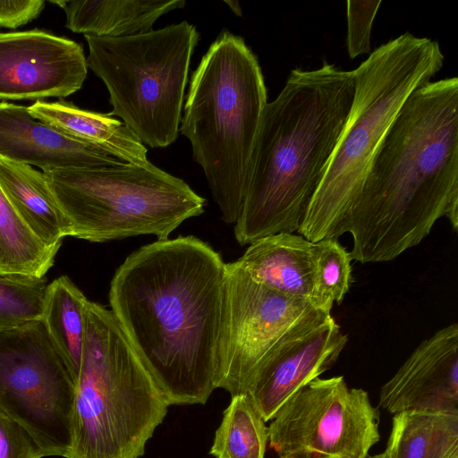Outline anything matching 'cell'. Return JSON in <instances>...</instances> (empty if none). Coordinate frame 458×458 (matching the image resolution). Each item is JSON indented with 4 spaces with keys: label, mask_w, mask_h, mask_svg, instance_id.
Returning a JSON list of instances; mask_svg holds the SVG:
<instances>
[{
    "label": "cell",
    "mask_w": 458,
    "mask_h": 458,
    "mask_svg": "<svg viewBox=\"0 0 458 458\" xmlns=\"http://www.w3.org/2000/svg\"><path fill=\"white\" fill-rule=\"evenodd\" d=\"M268 428L251 397L232 396L209 454L215 458H264Z\"/></svg>",
    "instance_id": "cell-22"
},
{
    "label": "cell",
    "mask_w": 458,
    "mask_h": 458,
    "mask_svg": "<svg viewBox=\"0 0 458 458\" xmlns=\"http://www.w3.org/2000/svg\"><path fill=\"white\" fill-rule=\"evenodd\" d=\"M380 408L458 413V324L421 342L379 392Z\"/></svg>",
    "instance_id": "cell-14"
},
{
    "label": "cell",
    "mask_w": 458,
    "mask_h": 458,
    "mask_svg": "<svg viewBox=\"0 0 458 458\" xmlns=\"http://www.w3.org/2000/svg\"><path fill=\"white\" fill-rule=\"evenodd\" d=\"M225 263L188 235L130 254L111 281V311L170 405L204 404L216 388Z\"/></svg>",
    "instance_id": "cell-1"
},
{
    "label": "cell",
    "mask_w": 458,
    "mask_h": 458,
    "mask_svg": "<svg viewBox=\"0 0 458 458\" xmlns=\"http://www.w3.org/2000/svg\"><path fill=\"white\" fill-rule=\"evenodd\" d=\"M313 242L294 233H278L250 244L237 263L256 282L310 301Z\"/></svg>",
    "instance_id": "cell-16"
},
{
    "label": "cell",
    "mask_w": 458,
    "mask_h": 458,
    "mask_svg": "<svg viewBox=\"0 0 458 458\" xmlns=\"http://www.w3.org/2000/svg\"><path fill=\"white\" fill-rule=\"evenodd\" d=\"M74 381L41 320L0 333V412L46 456H67Z\"/></svg>",
    "instance_id": "cell-9"
},
{
    "label": "cell",
    "mask_w": 458,
    "mask_h": 458,
    "mask_svg": "<svg viewBox=\"0 0 458 458\" xmlns=\"http://www.w3.org/2000/svg\"><path fill=\"white\" fill-rule=\"evenodd\" d=\"M65 13V26L76 33L123 38L153 30L162 15L185 5L184 0H64L52 2Z\"/></svg>",
    "instance_id": "cell-19"
},
{
    "label": "cell",
    "mask_w": 458,
    "mask_h": 458,
    "mask_svg": "<svg viewBox=\"0 0 458 458\" xmlns=\"http://www.w3.org/2000/svg\"><path fill=\"white\" fill-rule=\"evenodd\" d=\"M170 406L110 310L88 301L66 458H140Z\"/></svg>",
    "instance_id": "cell-6"
},
{
    "label": "cell",
    "mask_w": 458,
    "mask_h": 458,
    "mask_svg": "<svg viewBox=\"0 0 458 458\" xmlns=\"http://www.w3.org/2000/svg\"><path fill=\"white\" fill-rule=\"evenodd\" d=\"M47 284L45 276L0 274V333L41 319Z\"/></svg>",
    "instance_id": "cell-25"
},
{
    "label": "cell",
    "mask_w": 458,
    "mask_h": 458,
    "mask_svg": "<svg viewBox=\"0 0 458 458\" xmlns=\"http://www.w3.org/2000/svg\"><path fill=\"white\" fill-rule=\"evenodd\" d=\"M348 342L331 314H321L279 342L259 363L245 392L266 422L302 386L338 360Z\"/></svg>",
    "instance_id": "cell-13"
},
{
    "label": "cell",
    "mask_w": 458,
    "mask_h": 458,
    "mask_svg": "<svg viewBox=\"0 0 458 458\" xmlns=\"http://www.w3.org/2000/svg\"><path fill=\"white\" fill-rule=\"evenodd\" d=\"M37 441L20 424L0 412V458H43Z\"/></svg>",
    "instance_id": "cell-27"
},
{
    "label": "cell",
    "mask_w": 458,
    "mask_h": 458,
    "mask_svg": "<svg viewBox=\"0 0 458 458\" xmlns=\"http://www.w3.org/2000/svg\"><path fill=\"white\" fill-rule=\"evenodd\" d=\"M267 103L257 56L243 38L223 30L191 74L179 130L227 224L242 210Z\"/></svg>",
    "instance_id": "cell-4"
},
{
    "label": "cell",
    "mask_w": 458,
    "mask_h": 458,
    "mask_svg": "<svg viewBox=\"0 0 458 458\" xmlns=\"http://www.w3.org/2000/svg\"><path fill=\"white\" fill-rule=\"evenodd\" d=\"M458 231V78L428 81L406 99L381 140L338 237L352 260L391 261L440 218Z\"/></svg>",
    "instance_id": "cell-2"
},
{
    "label": "cell",
    "mask_w": 458,
    "mask_h": 458,
    "mask_svg": "<svg viewBox=\"0 0 458 458\" xmlns=\"http://www.w3.org/2000/svg\"><path fill=\"white\" fill-rule=\"evenodd\" d=\"M378 425L367 391L349 388L343 376L317 377L281 405L268 441L278 458H367Z\"/></svg>",
    "instance_id": "cell-10"
},
{
    "label": "cell",
    "mask_w": 458,
    "mask_h": 458,
    "mask_svg": "<svg viewBox=\"0 0 458 458\" xmlns=\"http://www.w3.org/2000/svg\"><path fill=\"white\" fill-rule=\"evenodd\" d=\"M346 45L351 59L370 54L372 25L381 4V0H349L346 3Z\"/></svg>",
    "instance_id": "cell-26"
},
{
    "label": "cell",
    "mask_w": 458,
    "mask_h": 458,
    "mask_svg": "<svg viewBox=\"0 0 458 458\" xmlns=\"http://www.w3.org/2000/svg\"><path fill=\"white\" fill-rule=\"evenodd\" d=\"M230 10L237 16H242V12L240 4L237 1H225Z\"/></svg>",
    "instance_id": "cell-29"
},
{
    "label": "cell",
    "mask_w": 458,
    "mask_h": 458,
    "mask_svg": "<svg viewBox=\"0 0 458 458\" xmlns=\"http://www.w3.org/2000/svg\"><path fill=\"white\" fill-rule=\"evenodd\" d=\"M42 0L0 1V27L16 29L36 19L45 7Z\"/></svg>",
    "instance_id": "cell-28"
},
{
    "label": "cell",
    "mask_w": 458,
    "mask_h": 458,
    "mask_svg": "<svg viewBox=\"0 0 458 458\" xmlns=\"http://www.w3.org/2000/svg\"><path fill=\"white\" fill-rule=\"evenodd\" d=\"M327 314L309 301L256 282L237 263H225V296L217 352L216 388L243 394L264 357L284 338Z\"/></svg>",
    "instance_id": "cell-11"
},
{
    "label": "cell",
    "mask_w": 458,
    "mask_h": 458,
    "mask_svg": "<svg viewBox=\"0 0 458 458\" xmlns=\"http://www.w3.org/2000/svg\"><path fill=\"white\" fill-rule=\"evenodd\" d=\"M367 458H387L386 454L385 453H382V454H376V455H373V456H367Z\"/></svg>",
    "instance_id": "cell-30"
},
{
    "label": "cell",
    "mask_w": 458,
    "mask_h": 458,
    "mask_svg": "<svg viewBox=\"0 0 458 458\" xmlns=\"http://www.w3.org/2000/svg\"><path fill=\"white\" fill-rule=\"evenodd\" d=\"M88 301L67 276H62L47 284L40 319L74 384L81 362Z\"/></svg>",
    "instance_id": "cell-21"
},
{
    "label": "cell",
    "mask_w": 458,
    "mask_h": 458,
    "mask_svg": "<svg viewBox=\"0 0 458 458\" xmlns=\"http://www.w3.org/2000/svg\"><path fill=\"white\" fill-rule=\"evenodd\" d=\"M87 66L105 83L112 111L143 144L178 137L184 89L199 34L187 21L123 38L84 35Z\"/></svg>",
    "instance_id": "cell-8"
},
{
    "label": "cell",
    "mask_w": 458,
    "mask_h": 458,
    "mask_svg": "<svg viewBox=\"0 0 458 458\" xmlns=\"http://www.w3.org/2000/svg\"><path fill=\"white\" fill-rule=\"evenodd\" d=\"M384 453L387 458H458V413L394 414Z\"/></svg>",
    "instance_id": "cell-20"
},
{
    "label": "cell",
    "mask_w": 458,
    "mask_h": 458,
    "mask_svg": "<svg viewBox=\"0 0 458 458\" xmlns=\"http://www.w3.org/2000/svg\"><path fill=\"white\" fill-rule=\"evenodd\" d=\"M82 47L41 30L0 33V99L42 100L78 91L87 77Z\"/></svg>",
    "instance_id": "cell-12"
},
{
    "label": "cell",
    "mask_w": 458,
    "mask_h": 458,
    "mask_svg": "<svg viewBox=\"0 0 458 458\" xmlns=\"http://www.w3.org/2000/svg\"><path fill=\"white\" fill-rule=\"evenodd\" d=\"M57 251L30 231L0 188V274L43 277Z\"/></svg>",
    "instance_id": "cell-23"
},
{
    "label": "cell",
    "mask_w": 458,
    "mask_h": 458,
    "mask_svg": "<svg viewBox=\"0 0 458 458\" xmlns=\"http://www.w3.org/2000/svg\"><path fill=\"white\" fill-rule=\"evenodd\" d=\"M28 108L34 117L124 163L137 165L149 163L148 149L137 135L108 114L83 110L63 99L38 100Z\"/></svg>",
    "instance_id": "cell-17"
},
{
    "label": "cell",
    "mask_w": 458,
    "mask_h": 458,
    "mask_svg": "<svg viewBox=\"0 0 458 458\" xmlns=\"http://www.w3.org/2000/svg\"><path fill=\"white\" fill-rule=\"evenodd\" d=\"M0 188L30 229L47 248L58 250L71 227L43 172L0 157Z\"/></svg>",
    "instance_id": "cell-18"
},
{
    "label": "cell",
    "mask_w": 458,
    "mask_h": 458,
    "mask_svg": "<svg viewBox=\"0 0 458 458\" xmlns=\"http://www.w3.org/2000/svg\"><path fill=\"white\" fill-rule=\"evenodd\" d=\"M444 60L437 41L405 32L377 47L353 70L348 118L299 234L311 242L338 238L385 134L408 97L431 81Z\"/></svg>",
    "instance_id": "cell-5"
},
{
    "label": "cell",
    "mask_w": 458,
    "mask_h": 458,
    "mask_svg": "<svg viewBox=\"0 0 458 458\" xmlns=\"http://www.w3.org/2000/svg\"><path fill=\"white\" fill-rule=\"evenodd\" d=\"M44 174L71 236L92 242L143 234L167 239L207 204L183 180L151 162Z\"/></svg>",
    "instance_id": "cell-7"
},
{
    "label": "cell",
    "mask_w": 458,
    "mask_h": 458,
    "mask_svg": "<svg viewBox=\"0 0 458 458\" xmlns=\"http://www.w3.org/2000/svg\"><path fill=\"white\" fill-rule=\"evenodd\" d=\"M350 252L335 238L313 242L312 291L310 304L331 314L335 302L340 304L350 290Z\"/></svg>",
    "instance_id": "cell-24"
},
{
    "label": "cell",
    "mask_w": 458,
    "mask_h": 458,
    "mask_svg": "<svg viewBox=\"0 0 458 458\" xmlns=\"http://www.w3.org/2000/svg\"><path fill=\"white\" fill-rule=\"evenodd\" d=\"M353 71L324 62L291 71L267 102L250 163L237 242L297 233L325 174L354 96Z\"/></svg>",
    "instance_id": "cell-3"
},
{
    "label": "cell",
    "mask_w": 458,
    "mask_h": 458,
    "mask_svg": "<svg viewBox=\"0 0 458 458\" xmlns=\"http://www.w3.org/2000/svg\"><path fill=\"white\" fill-rule=\"evenodd\" d=\"M0 157L43 173L125 164L34 117L28 106L8 102L0 103Z\"/></svg>",
    "instance_id": "cell-15"
}]
</instances>
